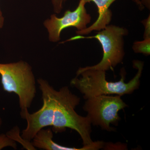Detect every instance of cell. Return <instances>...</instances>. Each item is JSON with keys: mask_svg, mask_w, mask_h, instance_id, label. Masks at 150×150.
I'll use <instances>...</instances> for the list:
<instances>
[{"mask_svg": "<svg viewBox=\"0 0 150 150\" xmlns=\"http://www.w3.org/2000/svg\"><path fill=\"white\" fill-rule=\"evenodd\" d=\"M144 66V62L142 61H134L133 67L138 71L134 78L128 83L124 81L126 72L124 68L121 70L120 80L112 82L106 80L104 71L80 68L77 71V76L72 79L71 84L83 95V98L86 100L103 95L121 96L132 93L139 88Z\"/></svg>", "mask_w": 150, "mask_h": 150, "instance_id": "cell-1", "label": "cell"}, {"mask_svg": "<svg viewBox=\"0 0 150 150\" xmlns=\"http://www.w3.org/2000/svg\"><path fill=\"white\" fill-rule=\"evenodd\" d=\"M132 1L137 6L138 8L140 11H142L145 8L142 5L140 0H132Z\"/></svg>", "mask_w": 150, "mask_h": 150, "instance_id": "cell-16", "label": "cell"}, {"mask_svg": "<svg viewBox=\"0 0 150 150\" xmlns=\"http://www.w3.org/2000/svg\"><path fill=\"white\" fill-rule=\"evenodd\" d=\"M10 146L16 149V142L8 137L6 134H0V150L6 147Z\"/></svg>", "mask_w": 150, "mask_h": 150, "instance_id": "cell-12", "label": "cell"}, {"mask_svg": "<svg viewBox=\"0 0 150 150\" xmlns=\"http://www.w3.org/2000/svg\"><path fill=\"white\" fill-rule=\"evenodd\" d=\"M117 0H84L86 4L92 2L98 8V17L92 24L85 29L76 31L77 35H87L93 31H99L110 24L112 18V11L109 8Z\"/></svg>", "mask_w": 150, "mask_h": 150, "instance_id": "cell-8", "label": "cell"}, {"mask_svg": "<svg viewBox=\"0 0 150 150\" xmlns=\"http://www.w3.org/2000/svg\"><path fill=\"white\" fill-rule=\"evenodd\" d=\"M0 75L5 91L18 96L23 118L31 106L36 94L35 76L32 68L24 61L0 64Z\"/></svg>", "mask_w": 150, "mask_h": 150, "instance_id": "cell-3", "label": "cell"}, {"mask_svg": "<svg viewBox=\"0 0 150 150\" xmlns=\"http://www.w3.org/2000/svg\"><path fill=\"white\" fill-rule=\"evenodd\" d=\"M20 131L19 128L18 126H15L10 131L7 132L6 135L11 139L14 140L15 142H17L21 144L23 148L28 150H36L35 147L33 146L32 143L30 141H28L23 139L21 137V135H20Z\"/></svg>", "mask_w": 150, "mask_h": 150, "instance_id": "cell-10", "label": "cell"}, {"mask_svg": "<svg viewBox=\"0 0 150 150\" xmlns=\"http://www.w3.org/2000/svg\"><path fill=\"white\" fill-rule=\"evenodd\" d=\"M4 19L2 13L0 8V29L3 27L4 24Z\"/></svg>", "mask_w": 150, "mask_h": 150, "instance_id": "cell-17", "label": "cell"}, {"mask_svg": "<svg viewBox=\"0 0 150 150\" xmlns=\"http://www.w3.org/2000/svg\"><path fill=\"white\" fill-rule=\"evenodd\" d=\"M86 4L84 0H80L74 10L66 11L60 18L55 14L51 15L50 18L44 21L43 25L48 31L50 41L56 43L60 41L61 33L66 28L74 27L76 28V31H80L88 27L91 22V16L87 11Z\"/></svg>", "mask_w": 150, "mask_h": 150, "instance_id": "cell-7", "label": "cell"}, {"mask_svg": "<svg viewBox=\"0 0 150 150\" xmlns=\"http://www.w3.org/2000/svg\"><path fill=\"white\" fill-rule=\"evenodd\" d=\"M141 23L144 25V38H150V15L147 18L143 20Z\"/></svg>", "mask_w": 150, "mask_h": 150, "instance_id": "cell-14", "label": "cell"}, {"mask_svg": "<svg viewBox=\"0 0 150 150\" xmlns=\"http://www.w3.org/2000/svg\"><path fill=\"white\" fill-rule=\"evenodd\" d=\"M42 92L43 105L37 111L25 114L23 119L27 121L26 128L22 131L21 137L24 139L31 141L39 130L47 126H52L55 106L54 92L55 90L47 81L42 79L37 80Z\"/></svg>", "mask_w": 150, "mask_h": 150, "instance_id": "cell-6", "label": "cell"}, {"mask_svg": "<svg viewBox=\"0 0 150 150\" xmlns=\"http://www.w3.org/2000/svg\"><path fill=\"white\" fill-rule=\"evenodd\" d=\"M141 3L144 7L149 10H150V0H140Z\"/></svg>", "mask_w": 150, "mask_h": 150, "instance_id": "cell-15", "label": "cell"}, {"mask_svg": "<svg viewBox=\"0 0 150 150\" xmlns=\"http://www.w3.org/2000/svg\"><path fill=\"white\" fill-rule=\"evenodd\" d=\"M68 0H51L55 13L59 14L64 8L65 3Z\"/></svg>", "mask_w": 150, "mask_h": 150, "instance_id": "cell-13", "label": "cell"}, {"mask_svg": "<svg viewBox=\"0 0 150 150\" xmlns=\"http://www.w3.org/2000/svg\"><path fill=\"white\" fill-rule=\"evenodd\" d=\"M2 123V121L1 118L0 117V130H1V126Z\"/></svg>", "mask_w": 150, "mask_h": 150, "instance_id": "cell-18", "label": "cell"}, {"mask_svg": "<svg viewBox=\"0 0 150 150\" xmlns=\"http://www.w3.org/2000/svg\"><path fill=\"white\" fill-rule=\"evenodd\" d=\"M53 133L50 129H42L39 130L33 139L32 144L35 148L46 150H95L94 147L83 146L76 148L63 146L56 144L53 140Z\"/></svg>", "mask_w": 150, "mask_h": 150, "instance_id": "cell-9", "label": "cell"}, {"mask_svg": "<svg viewBox=\"0 0 150 150\" xmlns=\"http://www.w3.org/2000/svg\"><path fill=\"white\" fill-rule=\"evenodd\" d=\"M132 48L135 53L149 56L150 54V38H144L143 40L135 41Z\"/></svg>", "mask_w": 150, "mask_h": 150, "instance_id": "cell-11", "label": "cell"}, {"mask_svg": "<svg viewBox=\"0 0 150 150\" xmlns=\"http://www.w3.org/2000/svg\"><path fill=\"white\" fill-rule=\"evenodd\" d=\"M128 35L129 30L126 28L108 25L104 29L98 31L96 35L89 36L77 35L67 41L82 39H97L102 47V59L97 64L84 68L106 72L109 70L113 71L117 65L123 62L125 54L124 37Z\"/></svg>", "mask_w": 150, "mask_h": 150, "instance_id": "cell-4", "label": "cell"}, {"mask_svg": "<svg viewBox=\"0 0 150 150\" xmlns=\"http://www.w3.org/2000/svg\"><path fill=\"white\" fill-rule=\"evenodd\" d=\"M55 106L53 118L52 131L55 133L64 132L67 128L73 129L79 134L83 146H90L97 150L104 146L103 142H93L92 140L91 121L87 115L83 117L75 111L79 104L80 98L72 93L68 86L54 92Z\"/></svg>", "mask_w": 150, "mask_h": 150, "instance_id": "cell-2", "label": "cell"}, {"mask_svg": "<svg viewBox=\"0 0 150 150\" xmlns=\"http://www.w3.org/2000/svg\"><path fill=\"white\" fill-rule=\"evenodd\" d=\"M127 106L119 95H100L86 99L83 110L88 113L91 124L112 131L110 124L116 125L120 120L119 110Z\"/></svg>", "mask_w": 150, "mask_h": 150, "instance_id": "cell-5", "label": "cell"}]
</instances>
